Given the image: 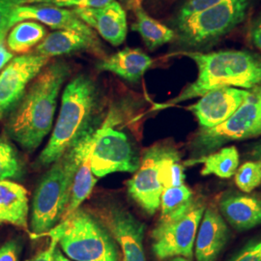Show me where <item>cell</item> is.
<instances>
[{
	"label": "cell",
	"mask_w": 261,
	"mask_h": 261,
	"mask_svg": "<svg viewBox=\"0 0 261 261\" xmlns=\"http://www.w3.org/2000/svg\"><path fill=\"white\" fill-rule=\"evenodd\" d=\"M47 234L74 261H120L109 229L84 210H76Z\"/></svg>",
	"instance_id": "obj_5"
},
{
	"label": "cell",
	"mask_w": 261,
	"mask_h": 261,
	"mask_svg": "<svg viewBox=\"0 0 261 261\" xmlns=\"http://www.w3.org/2000/svg\"><path fill=\"white\" fill-rule=\"evenodd\" d=\"M167 261H191L186 257H182V256H176V257H172V258H168Z\"/></svg>",
	"instance_id": "obj_40"
},
{
	"label": "cell",
	"mask_w": 261,
	"mask_h": 261,
	"mask_svg": "<svg viewBox=\"0 0 261 261\" xmlns=\"http://www.w3.org/2000/svg\"><path fill=\"white\" fill-rule=\"evenodd\" d=\"M23 20H35L56 30H73L89 36H97L92 28L85 24L73 10L45 4H25L14 10L10 27Z\"/></svg>",
	"instance_id": "obj_14"
},
{
	"label": "cell",
	"mask_w": 261,
	"mask_h": 261,
	"mask_svg": "<svg viewBox=\"0 0 261 261\" xmlns=\"http://www.w3.org/2000/svg\"><path fill=\"white\" fill-rule=\"evenodd\" d=\"M54 261H72L69 258H67L61 250L56 246L55 251H54Z\"/></svg>",
	"instance_id": "obj_38"
},
{
	"label": "cell",
	"mask_w": 261,
	"mask_h": 261,
	"mask_svg": "<svg viewBox=\"0 0 261 261\" xmlns=\"http://www.w3.org/2000/svg\"><path fill=\"white\" fill-rule=\"evenodd\" d=\"M24 5L23 0H0V40H4L11 29L10 20L14 10Z\"/></svg>",
	"instance_id": "obj_30"
},
{
	"label": "cell",
	"mask_w": 261,
	"mask_h": 261,
	"mask_svg": "<svg viewBox=\"0 0 261 261\" xmlns=\"http://www.w3.org/2000/svg\"><path fill=\"white\" fill-rule=\"evenodd\" d=\"M34 1H35V0H23V3H24V5H25V4H33Z\"/></svg>",
	"instance_id": "obj_41"
},
{
	"label": "cell",
	"mask_w": 261,
	"mask_h": 261,
	"mask_svg": "<svg viewBox=\"0 0 261 261\" xmlns=\"http://www.w3.org/2000/svg\"><path fill=\"white\" fill-rule=\"evenodd\" d=\"M153 64V59L140 48L125 47L98 62L100 71L111 72L130 83H138Z\"/></svg>",
	"instance_id": "obj_19"
},
{
	"label": "cell",
	"mask_w": 261,
	"mask_h": 261,
	"mask_svg": "<svg viewBox=\"0 0 261 261\" xmlns=\"http://www.w3.org/2000/svg\"><path fill=\"white\" fill-rule=\"evenodd\" d=\"M205 208L201 197H193L176 212L160 218L151 232L152 251L157 258L193 257L197 229Z\"/></svg>",
	"instance_id": "obj_7"
},
{
	"label": "cell",
	"mask_w": 261,
	"mask_h": 261,
	"mask_svg": "<svg viewBox=\"0 0 261 261\" xmlns=\"http://www.w3.org/2000/svg\"><path fill=\"white\" fill-rule=\"evenodd\" d=\"M90 152L91 150L87 153L75 173L69 201L60 222L65 221L74 214L76 210H79L81 204L90 196L95 184L98 181V177L94 175L90 166Z\"/></svg>",
	"instance_id": "obj_24"
},
{
	"label": "cell",
	"mask_w": 261,
	"mask_h": 261,
	"mask_svg": "<svg viewBox=\"0 0 261 261\" xmlns=\"http://www.w3.org/2000/svg\"><path fill=\"white\" fill-rule=\"evenodd\" d=\"M173 145L160 142L146 150L140 159L139 169L128 181L130 197L149 215H154L161 205L164 187L161 182V165Z\"/></svg>",
	"instance_id": "obj_10"
},
{
	"label": "cell",
	"mask_w": 261,
	"mask_h": 261,
	"mask_svg": "<svg viewBox=\"0 0 261 261\" xmlns=\"http://www.w3.org/2000/svg\"><path fill=\"white\" fill-rule=\"evenodd\" d=\"M98 106L99 92L90 76L76 75L67 84L56 126L47 146L39 157V164H54L92 128Z\"/></svg>",
	"instance_id": "obj_4"
},
{
	"label": "cell",
	"mask_w": 261,
	"mask_h": 261,
	"mask_svg": "<svg viewBox=\"0 0 261 261\" xmlns=\"http://www.w3.org/2000/svg\"><path fill=\"white\" fill-rule=\"evenodd\" d=\"M49 58L37 54H28L13 58L0 73V119L14 110Z\"/></svg>",
	"instance_id": "obj_11"
},
{
	"label": "cell",
	"mask_w": 261,
	"mask_h": 261,
	"mask_svg": "<svg viewBox=\"0 0 261 261\" xmlns=\"http://www.w3.org/2000/svg\"><path fill=\"white\" fill-rule=\"evenodd\" d=\"M73 11L112 46H120L125 41L128 30L127 16L119 2L113 1L103 8H75Z\"/></svg>",
	"instance_id": "obj_16"
},
{
	"label": "cell",
	"mask_w": 261,
	"mask_h": 261,
	"mask_svg": "<svg viewBox=\"0 0 261 261\" xmlns=\"http://www.w3.org/2000/svg\"><path fill=\"white\" fill-rule=\"evenodd\" d=\"M84 50L103 56V47L97 36H89L73 30H57L48 34L38 45L35 54L50 59Z\"/></svg>",
	"instance_id": "obj_18"
},
{
	"label": "cell",
	"mask_w": 261,
	"mask_h": 261,
	"mask_svg": "<svg viewBox=\"0 0 261 261\" xmlns=\"http://www.w3.org/2000/svg\"><path fill=\"white\" fill-rule=\"evenodd\" d=\"M219 209L236 230H250L261 224L260 196L228 192L220 199Z\"/></svg>",
	"instance_id": "obj_17"
},
{
	"label": "cell",
	"mask_w": 261,
	"mask_h": 261,
	"mask_svg": "<svg viewBox=\"0 0 261 261\" xmlns=\"http://www.w3.org/2000/svg\"><path fill=\"white\" fill-rule=\"evenodd\" d=\"M261 136V86L249 90L239 109L224 123L210 129L200 128L191 140L192 159L205 157L223 146L237 140Z\"/></svg>",
	"instance_id": "obj_6"
},
{
	"label": "cell",
	"mask_w": 261,
	"mask_h": 261,
	"mask_svg": "<svg viewBox=\"0 0 261 261\" xmlns=\"http://www.w3.org/2000/svg\"><path fill=\"white\" fill-rule=\"evenodd\" d=\"M249 94V90L224 87L212 90L188 108L194 113L200 128L210 129L226 121Z\"/></svg>",
	"instance_id": "obj_13"
},
{
	"label": "cell",
	"mask_w": 261,
	"mask_h": 261,
	"mask_svg": "<svg viewBox=\"0 0 261 261\" xmlns=\"http://www.w3.org/2000/svg\"><path fill=\"white\" fill-rule=\"evenodd\" d=\"M47 37V28L35 20H23L15 24L7 37V47L12 54L25 55Z\"/></svg>",
	"instance_id": "obj_22"
},
{
	"label": "cell",
	"mask_w": 261,
	"mask_h": 261,
	"mask_svg": "<svg viewBox=\"0 0 261 261\" xmlns=\"http://www.w3.org/2000/svg\"><path fill=\"white\" fill-rule=\"evenodd\" d=\"M21 174V164L16 150L7 140L0 137V180L18 178Z\"/></svg>",
	"instance_id": "obj_26"
},
{
	"label": "cell",
	"mask_w": 261,
	"mask_h": 261,
	"mask_svg": "<svg viewBox=\"0 0 261 261\" xmlns=\"http://www.w3.org/2000/svg\"><path fill=\"white\" fill-rule=\"evenodd\" d=\"M251 40L255 47L261 50V16L252 23L251 28Z\"/></svg>",
	"instance_id": "obj_33"
},
{
	"label": "cell",
	"mask_w": 261,
	"mask_h": 261,
	"mask_svg": "<svg viewBox=\"0 0 261 261\" xmlns=\"http://www.w3.org/2000/svg\"><path fill=\"white\" fill-rule=\"evenodd\" d=\"M235 184L243 193L249 194L261 185V165L252 161L243 164L234 174Z\"/></svg>",
	"instance_id": "obj_27"
},
{
	"label": "cell",
	"mask_w": 261,
	"mask_h": 261,
	"mask_svg": "<svg viewBox=\"0 0 261 261\" xmlns=\"http://www.w3.org/2000/svg\"><path fill=\"white\" fill-rule=\"evenodd\" d=\"M86 0H35L33 4H45L51 5L56 7H75V8H84Z\"/></svg>",
	"instance_id": "obj_31"
},
{
	"label": "cell",
	"mask_w": 261,
	"mask_h": 261,
	"mask_svg": "<svg viewBox=\"0 0 261 261\" xmlns=\"http://www.w3.org/2000/svg\"><path fill=\"white\" fill-rule=\"evenodd\" d=\"M195 61L197 77L188 84L175 98L155 105L154 110H164L187 100L200 98L206 93L235 87L250 90L261 86V57L244 50H220L209 54L183 53Z\"/></svg>",
	"instance_id": "obj_2"
},
{
	"label": "cell",
	"mask_w": 261,
	"mask_h": 261,
	"mask_svg": "<svg viewBox=\"0 0 261 261\" xmlns=\"http://www.w3.org/2000/svg\"><path fill=\"white\" fill-rule=\"evenodd\" d=\"M187 165L203 164L201 174L207 176L214 174L220 178L232 177L239 166V153L235 146H226L217 150L205 157L187 162Z\"/></svg>",
	"instance_id": "obj_23"
},
{
	"label": "cell",
	"mask_w": 261,
	"mask_h": 261,
	"mask_svg": "<svg viewBox=\"0 0 261 261\" xmlns=\"http://www.w3.org/2000/svg\"><path fill=\"white\" fill-rule=\"evenodd\" d=\"M193 197V192L185 184L165 189L161 196V217H166L176 212Z\"/></svg>",
	"instance_id": "obj_25"
},
{
	"label": "cell",
	"mask_w": 261,
	"mask_h": 261,
	"mask_svg": "<svg viewBox=\"0 0 261 261\" xmlns=\"http://www.w3.org/2000/svg\"><path fill=\"white\" fill-rule=\"evenodd\" d=\"M103 222L114 240L120 245L124 261H147L143 247L145 224L121 207L107 210Z\"/></svg>",
	"instance_id": "obj_12"
},
{
	"label": "cell",
	"mask_w": 261,
	"mask_h": 261,
	"mask_svg": "<svg viewBox=\"0 0 261 261\" xmlns=\"http://www.w3.org/2000/svg\"><path fill=\"white\" fill-rule=\"evenodd\" d=\"M115 0H86L84 8H103Z\"/></svg>",
	"instance_id": "obj_36"
},
{
	"label": "cell",
	"mask_w": 261,
	"mask_h": 261,
	"mask_svg": "<svg viewBox=\"0 0 261 261\" xmlns=\"http://www.w3.org/2000/svg\"><path fill=\"white\" fill-rule=\"evenodd\" d=\"M133 11L136 14L137 19L132 25V29L140 34L150 50L162 47L175 38V32L171 28L150 17L147 12L142 8L141 0L135 5Z\"/></svg>",
	"instance_id": "obj_21"
},
{
	"label": "cell",
	"mask_w": 261,
	"mask_h": 261,
	"mask_svg": "<svg viewBox=\"0 0 261 261\" xmlns=\"http://www.w3.org/2000/svg\"><path fill=\"white\" fill-rule=\"evenodd\" d=\"M226 261H261V234L244 244Z\"/></svg>",
	"instance_id": "obj_29"
},
{
	"label": "cell",
	"mask_w": 261,
	"mask_h": 261,
	"mask_svg": "<svg viewBox=\"0 0 261 261\" xmlns=\"http://www.w3.org/2000/svg\"><path fill=\"white\" fill-rule=\"evenodd\" d=\"M28 191L19 184L0 180V224L28 229Z\"/></svg>",
	"instance_id": "obj_20"
},
{
	"label": "cell",
	"mask_w": 261,
	"mask_h": 261,
	"mask_svg": "<svg viewBox=\"0 0 261 261\" xmlns=\"http://www.w3.org/2000/svg\"><path fill=\"white\" fill-rule=\"evenodd\" d=\"M98 128H90L65 154L51 164L34 194L31 231L42 236L58 224L65 212L75 173L93 146Z\"/></svg>",
	"instance_id": "obj_3"
},
{
	"label": "cell",
	"mask_w": 261,
	"mask_h": 261,
	"mask_svg": "<svg viewBox=\"0 0 261 261\" xmlns=\"http://www.w3.org/2000/svg\"><path fill=\"white\" fill-rule=\"evenodd\" d=\"M57 246V243L51 241L49 247L43 252H39L32 259L29 261H54V251Z\"/></svg>",
	"instance_id": "obj_35"
},
{
	"label": "cell",
	"mask_w": 261,
	"mask_h": 261,
	"mask_svg": "<svg viewBox=\"0 0 261 261\" xmlns=\"http://www.w3.org/2000/svg\"><path fill=\"white\" fill-rule=\"evenodd\" d=\"M229 239V227L220 211L214 205L207 207L196 233V261H217Z\"/></svg>",
	"instance_id": "obj_15"
},
{
	"label": "cell",
	"mask_w": 261,
	"mask_h": 261,
	"mask_svg": "<svg viewBox=\"0 0 261 261\" xmlns=\"http://www.w3.org/2000/svg\"><path fill=\"white\" fill-rule=\"evenodd\" d=\"M252 158L253 161L259 163L261 165V140L255 142L252 147V152H251Z\"/></svg>",
	"instance_id": "obj_37"
},
{
	"label": "cell",
	"mask_w": 261,
	"mask_h": 261,
	"mask_svg": "<svg viewBox=\"0 0 261 261\" xmlns=\"http://www.w3.org/2000/svg\"><path fill=\"white\" fill-rule=\"evenodd\" d=\"M114 117L110 114L101 128L90 152V166L96 177H103L114 172H136L140 158L130 144L128 137L112 128Z\"/></svg>",
	"instance_id": "obj_9"
},
{
	"label": "cell",
	"mask_w": 261,
	"mask_h": 261,
	"mask_svg": "<svg viewBox=\"0 0 261 261\" xmlns=\"http://www.w3.org/2000/svg\"><path fill=\"white\" fill-rule=\"evenodd\" d=\"M248 7L249 0H223L176 25L179 41L191 47L213 43L242 22Z\"/></svg>",
	"instance_id": "obj_8"
},
{
	"label": "cell",
	"mask_w": 261,
	"mask_h": 261,
	"mask_svg": "<svg viewBox=\"0 0 261 261\" xmlns=\"http://www.w3.org/2000/svg\"><path fill=\"white\" fill-rule=\"evenodd\" d=\"M223 0H187L178 12L176 25L183 23L187 19L219 4Z\"/></svg>",
	"instance_id": "obj_28"
},
{
	"label": "cell",
	"mask_w": 261,
	"mask_h": 261,
	"mask_svg": "<svg viewBox=\"0 0 261 261\" xmlns=\"http://www.w3.org/2000/svg\"><path fill=\"white\" fill-rule=\"evenodd\" d=\"M69 75L65 62L47 64L11 113L6 132L23 149L38 148L51 130L57 99Z\"/></svg>",
	"instance_id": "obj_1"
},
{
	"label": "cell",
	"mask_w": 261,
	"mask_h": 261,
	"mask_svg": "<svg viewBox=\"0 0 261 261\" xmlns=\"http://www.w3.org/2000/svg\"><path fill=\"white\" fill-rule=\"evenodd\" d=\"M13 58L14 54H12L5 46L4 40H0V71L4 69Z\"/></svg>",
	"instance_id": "obj_34"
},
{
	"label": "cell",
	"mask_w": 261,
	"mask_h": 261,
	"mask_svg": "<svg viewBox=\"0 0 261 261\" xmlns=\"http://www.w3.org/2000/svg\"><path fill=\"white\" fill-rule=\"evenodd\" d=\"M140 1V0H120V2L124 5V7L128 8L129 10H133L135 5Z\"/></svg>",
	"instance_id": "obj_39"
},
{
	"label": "cell",
	"mask_w": 261,
	"mask_h": 261,
	"mask_svg": "<svg viewBox=\"0 0 261 261\" xmlns=\"http://www.w3.org/2000/svg\"><path fill=\"white\" fill-rule=\"evenodd\" d=\"M0 261H18V245L14 241L0 247Z\"/></svg>",
	"instance_id": "obj_32"
}]
</instances>
